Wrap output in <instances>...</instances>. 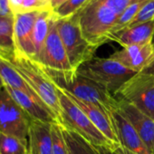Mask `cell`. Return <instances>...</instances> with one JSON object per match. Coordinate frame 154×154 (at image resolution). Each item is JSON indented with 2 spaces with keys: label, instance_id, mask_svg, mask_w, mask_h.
Listing matches in <instances>:
<instances>
[{
  "label": "cell",
  "instance_id": "19",
  "mask_svg": "<svg viewBox=\"0 0 154 154\" xmlns=\"http://www.w3.org/2000/svg\"><path fill=\"white\" fill-rule=\"evenodd\" d=\"M0 77H1L6 87L23 91L32 96L39 98L36 94L29 87V85L25 82L22 76L17 72V71L11 64V63L1 53H0Z\"/></svg>",
  "mask_w": 154,
  "mask_h": 154
},
{
  "label": "cell",
  "instance_id": "2",
  "mask_svg": "<svg viewBox=\"0 0 154 154\" xmlns=\"http://www.w3.org/2000/svg\"><path fill=\"white\" fill-rule=\"evenodd\" d=\"M1 53L15 67L25 82L55 115L60 122L61 106L55 85L51 81L43 67L34 60L14 53Z\"/></svg>",
  "mask_w": 154,
  "mask_h": 154
},
{
  "label": "cell",
  "instance_id": "23",
  "mask_svg": "<svg viewBox=\"0 0 154 154\" xmlns=\"http://www.w3.org/2000/svg\"><path fill=\"white\" fill-rule=\"evenodd\" d=\"M149 1L151 0H138L135 3H133L132 5H131L122 15L121 17H119L118 19V22L116 24V26H114L113 30H112V33H115V32H118L123 28H125L129 23L133 19V17L139 13V11L146 5L148 4ZM111 34V35H112Z\"/></svg>",
  "mask_w": 154,
  "mask_h": 154
},
{
  "label": "cell",
  "instance_id": "14",
  "mask_svg": "<svg viewBox=\"0 0 154 154\" xmlns=\"http://www.w3.org/2000/svg\"><path fill=\"white\" fill-rule=\"evenodd\" d=\"M5 88L32 120L46 123L58 122L55 115L43 103L41 99L32 96L23 91L12 89L6 86Z\"/></svg>",
  "mask_w": 154,
  "mask_h": 154
},
{
  "label": "cell",
  "instance_id": "16",
  "mask_svg": "<svg viewBox=\"0 0 154 154\" xmlns=\"http://www.w3.org/2000/svg\"><path fill=\"white\" fill-rule=\"evenodd\" d=\"M154 34V23L149 21L132 27H126L110 35V41H114L120 44L122 47L143 45L151 41Z\"/></svg>",
  "mask_w": 154,
  "mask_h": 154
},
{
  "label": "cell",
  "instance_id": "10",
  "mask_svg": "<svg viewBox=\"0 0 154 154\" xmlns=\"http://www.w3.org/2000/svg\"><path fill=\"white\" fill-rule=\"evenodd\" d=\"M43 10L21 12L14 16L15 52L23 56L34 59L35 49L34 45V29L36 19Z\"/></svg>",
  "mask_w": 154,
  "mask_h": 154
},
{
  "label": "cell",
  "instance_id": "6",
  "mask_svg": "<svg viewBox=\"0 0 154 154\" xmlns=\"http://www.w3.org/2000/svg\"><path fill=\"white\" fill-rule=\"evenodd\" d=\"M56 26L72 69L76 72L83 63L94 57L97 47L92 45L83 35L74 18H57Z\"/></svg>",
  "mask_w": 154,
  "mask_h": 154
},
{
  "label": "cell",
  "instance_id": "31",
  "mask_svg": "<svg viewBox=\"0 0 154 154\" xmlns=\"http://www.w3.org/2000/svg\"><path fill=\"white\" fill-rule=\"evenodd\" d=\"M141 72H145V73H149V74H153L154 75V59L153 61Z\"/></svg>",
  "mask_w": 154,
  "mask_h": 154
},
{
  "label": "cell",
  "instance_id": "32",
  "mask_svg": "<svg viewBox=\"0 0 154 154\" xmlns=\"http://www.w3.org/2000/svg\"><path fill=\"white\" fill-rule=\"evenodd\" d=\"M115 153L116 154H135L134 152H132V151H131V150H129V149H125L123 147H120L115 151Z\"/></svg>",
  "mask_w": 154,
  "mask_h": 154
},
{
  "label": "cell",
  "instance_id": "13",
  "mask_svg": "<svg viewBox=\"0 0 154 154\" xmlns=\"http://www.w3.org/2000/svg\"><path fill=\"white\" fill-rule=\"evenodd\" d=\"M118 111L129 121L149 149L154 153V119L124 101L119 100Z\"/></svg>",
  "mask_w": 154,
  "mask_h": 154
},
{
  "label": "cell",
  "instance_id": "7",
  "mask_svg": "<svg viewBox=\"0 0 154 154\" xmlns=\"http://www.w3.org/2000/svg\"><path fill=\"white\" fill-rule=\"evenodd\" d=\"M115 97L131 103L154 119V75L141 72L136 73L122 86Z\"/></svg>",
  "mask_w": 154,
  "mask_h": 154
},
{
  "label": "cell",
  "instance_id": "22",
  "mask_svg": "<svg viewBox=\"0 0 154 154\" xmlns=\"http://www.w3.org/2000/svg\"><path fill=\"white\" fill-rule=\"evenodd\" d=\"M0 154H29L28 140L0 131Z\"/></svg>",
  "mask_w": 154,
  "mask_h": 154
},
{
  "label": "cell",
  "instance_id": "9",
  "mask_svg": "<svg viewBox=\"0 0 154 154\" xmlns=\"http://www.w3.org/2000/svg\"><path fill=\"white\" fill-rule=\"evenodd\" d=\"M45 69L63 73L75 72L68 59L65 48L56 26V17L53 12L50 29L45 45L35 60Z\"/></svg>",
  "mask_w": 154,
  "mask_h": 154
},
{
  "label": "cell",
  "instance_id": "29",
  "mask_svg": "<svg viewBox=\"0 0 154 154\" xmlns=\"http://www.w3.org/2000/svg\"><path fill=\"white\" fill-rule=\"evenodd\" d=\"M0 16H2V17L14 16L9 8L8 0H0Z\"/></svg>",
  "mask_w": 154,
  "mask_h": 154
},
{
  "label": "cell",
  "instance_id": "26",
  "mask_svg": "<svg viewBox=\"0 0 154 154\" xmlns=\"http://www.w3.org/2000/svg\"><path fill=\"white\" fill-rule=\"evenodd\" d=\"M153 17H154V0H151V1L146 4L139 11V13L133 17V19L129 23V25L126 27H132L135 26H139L152 21Z\"/></svg>",
  "mask_w": 154,
  "mask_h": 154
},
{
  "label": "cell",
  "instance_id": "3",
  "mask_svg": "<svg viewBox=\"0 0 154 154\" xmlns=\"http://www.w3.org/2000/svg\"><path fill=\"white\" fill-rule=\"evenodd\" d=\"M84 37L94 46L99 47L110 41V35L119 17L99 0L90 1L75 15Z\"/></svg>",
  "mask_w": 154,
  "mask_h": 154
},
{
  "label": "cell",
  "instance_id": "18",
  "mask_svg": "<svg viewBox=\"0 0 154 154\" xmlns=\"http://www.w3.org/2000/svg\"><path fill=\"white\" fill-rule=\"evenodd\" d=\"M61 128L69 154H116L113 151L94 145L81 135L65 126L61 125Z\"/></svg>",
  "mask_w": 154,
  "mask_h": 154
},
{
  "label": "cell",
  "instance_id": "33",
  "mask_svg": "<svg viewBox=\"0 0 154 154\" xmlns=\"http://www.w3.org/2000/svg\"><path fill=\"white\" fill-rule=\"evenodd\" d=\"M4 83H3V81H2V79H1V77H0V90H1L2 88H4Z\"/></svg>",
  "mask_w": 154,
  "mask_h": 154
},
{
  "label": "cell",
  "instance_id": "24",
  "mask_svg": "<svg viewBox=\"0 0 154 154\" xmlns=\"http://www.w3.org/2000/svg\"><path fill=\"white\" fill-rule=\"evenodd\" d=\"M89 1L90 0H67L53 12L57 18H69L81 10Z\"/></svg>",
  "mask_w": 154,
  "mask_h": 154
},
{
  "label": "cell",
  "instance_id": "11",
  "mask_svg": "<svg viewBox=\"0 0 154 154\" xmlns=\"http://www.w3.org/2000/svg\"><path fill=\"white\" fill-rule=\"evenodd\" d=\"M109 57L135 72H140L153 61L154 48L151 42L133 45L122 47Z\"/></svg>",
  "mask_w": 154,
  "mask_h": 154
},
{
  "label": "cell",
  "instance_id": "15",
  "mask_svg": "<svg viewBox=\"0 0 154 154\" xmlns=\"http://www.w3.org/2000/svg\"><path fill=\"white\" fill-rule=\"evenodd\" d=\"M66 93V92H65ZM66 94L71 98V100L78 106L90 119V121L96 126V128L110 140L116 143L117 145L121 146L112 122L110 115L102 110L100 107L85 101H82L78 98L74 97L72 94L66 93Z\"/></svg>",
  "mask_w": 154,
  "mask_h": 154
},
{
  "label": "cell",
  "instance_id": "27",
  "mask_svg": "<svg viewBox=\"0 0 154 154\" xmlns=\"http://www.w3.org/2000/svg\"><path fill=\"white\" fill-rule=\"evenodd\" d=\"M100 2L107 6L119 17L133 3L138 0H99Z\"/></svg>",
  "mask_w": 154,
  "mask_h": 154
},
{
  "label": "cell",
  "instance_id": "30",
  "mask_svg": "<svg viewBox=\"0 0 154 154\" xmlns=\"http://www.w3.org/2000/svg\"><path fill=\"white\" fill-rule=\"evenodd\" d=\"M49 1H50V7L52 10H54L55 8L60 7L62 4H63L65 1H67V0H49Z\"/></svg>",
  "mask_w": 154,
  "mask_h": 154
},
{
  "label": "cell",
  "instance_id": "25",
  "mask_svg": "<svg viewBox=\"0 0 154 154\" xmlns=\"http://www.w3.org/2000/svg\"><path fill=\"white\" fill-rule=\"evenodd\" d=\"M52 133V154H69L65 140L63 135L60 123L54 122L51 126Z\"/></svg>",
  "mask_w": 154,
  "mask_h": 154
},
{
  "label": "cell",
  "instance_id": "12",
  "mask_svg": "<svg viewBox=\"0 0 154 154\" xmlns=\"http://www.w3.org/2000/svg\"><path fill=\"white\" fill-rule=\"evenodd\" d=\"M119 143L135 154H154L146 146L139 133L135 131L129 121L117 110L110 113Z\"/></svg>",
  "mask_w": 154,
  "mask_h": 154
},
{
  "label": "cell",
  "instance_id": "20",
  "mask_svg": "<svg viewBox=\"0 0 154 154\" xmlns=\"http://www.w3.org/2000/svg\"><path fill=\"white\" fill-rule=\"evenodd\" d=\"M53 17V10H43L39 14L34 29V45L35 49V56L33 60H35L36 57L41 53L45 40L47 38L49 29H50V24Z\"/></svg>",
  "mask_w": 154,
  "mask_h": 154
},
{
  "label": "cell",
  "instance_id": "21",
  "mask_svg": "<svg viewBox=\"0 0 154 154\" xmlns=\"http://www.w3.org/2000/svg\"><path fill=\"white\" fill-rule=\"evenodd\" d=\"M14 16H0V51L14 53L16 50L14 40Z\"/></svg>",
  "mask_w": 154,
  "mask_h": 154
},
{
  "label": "cell",
  "instance_id": "1",
  "mask_svg": "<svg viewBox=\"0 0 154 154\" xmlns=\"http://www.w3.org/2000/svg\"><path fill=\"white\" fill-rule=\"evenodd\" d=\"M43 69L56 86L69 94L100 107L109 115L112 111L118 109L119 100L104 87L87 77L79 74L77 72L63 73L53 72L44 67Z\"/></svg>",
  "mask_w": 154,
  "mask_h": 154
},
{
  "label": "cell",
  "instance_id": "4",
  "mask_svg": "<svg viewBox=\"0 0 154 154\" xmlns=\"http://www.w3.org/2000/svg\"><path fill=\"white\" fill-rule=\"evenodd\" d=\"M56 89L61 106L59 122L61 125L71 129L95 146L113 152L121 147L105 137L90 121L86 114L71 100L63 90L58 86H56Z\"/></svg>",
  "mask_w": 154,
  "mask_h": 154
},
{
  "label": "cell",
  "instance_id": "28",
  "mask_svg": "<svg viewBox=\"0 0 154 154\" xmlns=\"http://www.w3.org/2000/svg\"><path fill=\"white\" fill-rule=\"evenodd\" d=\"M8 4L9 8L14 16L22 12L23 0H8Z\"/></svg>",
  "mask_w": 154,
  "mask_h": 154
},
{
  "label": "cell",
  "instance_id": "34",
  "mask_svg": "<svg viewBox=\"0 0 154 154\" xmlns=\"http://www.w3.org/2000/svg\"><path fill=\"white\" fill-rule=\"evenodd\" d=\"M151 45H152V46H153V48H154V34H153V35H152V38H151Z\"/></svg>",
  "mask_w": 154,
  "mask_h": 154
},
{
  "label": "cell",
  "instance_id": "17",
  "mask_svg": "<svg viewBox=\"0 0 154 154\" xmlns=\"http://www.w3.org/2000/svg\"><path fill=\"white\" fill-rule=\"evenodd\" d=\"M52 123L32 120L29 131V154H52Z\"/></svg>",
  "mask_w": 154,
  "mask_h": 154
},
{
  "label": "cell",
  "instance_id": "8",
  "mask_svg": "<svg viewBox=\"0 0 154 154\" xmlns=\"http://www.w3.org/2000/svg\"><path fill=\"white\" fill-rule=\"evenodd\" d=\"M32 119L4 87L0 90V131L27 140Z\"/></svg>",
  "mask_w": 154,
  "mask_h": 154
},
{
  "label": "cell",
  "instance_id": "35",
  "mask_svg": "<svg viewBox=\"0 0 154 154\" xmlns=\"http://www.w3.org/2000/svg\"><path fill=\"white\" fill-rule=\"evenodd\" d=\"M152 21H153V23H154V17H153V19H152Z\"/></svg>",
  "mask_w": 154,
  "mask_h": 154
},
{
  "label": "cell",
  "instance_id": "5",
  "mask_svg": "<svg viewBox=\"0 0 154 154\" xmlns=\"http://www.w3.org/2000/svg\"><path fill=\"white\" fill-rule=\"evenodd\" d=\"M76 72L104 87L113 96L127 81L138 73L110 57H94L83 63Z\"/></svg>",
  "mask_w": 154,
  "mask_h": 154
}]
</instances>
